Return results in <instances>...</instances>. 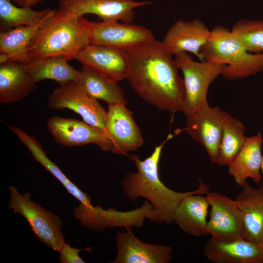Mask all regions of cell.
<instances>
[{
    "label": "cell",
    "instance_id": "obj_1",
    "mask_svg": "<svg viewBox=\"0 0 263 263\" xmlns=\"http://www.w3.org/2000/svg\"><path fill=\"white\" fill-rule=\"evenodd\" d=\"M125 51L129 61L126 79L135 93L160 110L183 112V79L173 55L163 42L154 38Z\"/></svg>",
    "mask_w": 263,
    "mask_h": 263
},
{
    "label": "cell",
    "instance_id": "obj_2",
    "mask_svg": "<svg viewBox=\"0 0 263 263\" xmlns=\"http://www.w3.org/2000/svg\"><path fill=\"white\" fill-rule=\"evenodd\" d=\"M172 137L173 135L169 134L143 160L136 154L129 156L137 170L128 172L121 184L124 194L132 202L142 197L150 202L156 216V223L170 225L174 223L175 211L183 199L192 194L206 195L210 192L209 187L200 179L196 189L182 192L170 189L161 181L159 164L162 149L165 144Z\"/></svg>",
    "mask_w": 263,
    "mask_h": 263
},
{
    "label": "cell",
    "instance_id": "obj_3",
    "mask_svg": "<svg viewBox=\"0 0 263 263\" xmlns=\"http://www.w3.org/2000/svg\"><path fill=\"white\" fill-rule=\"evenodd\" d=\"M90 21L73 18L58 9L41 25L32 38L27 53L31 60L52 56L71 60L84 45V35Z\"/></svg>",
    "mask_w": 263,
    "mask_h": 263
},
{
    "label": "cell",
    "instance_id": "obj_4",
    "mask_svg": "<svg viewBox=\"0 0 263 263\" xmlns=\"http://www.w3.org/2000/svg\"><path fill=\"white\" fill-rule=\"evenodd\" d=\"M200 54L203 61L225 65L221 75L228 80L244 78L263 71V53L249 52L231 30L222 26L211 30Z\"/></svg>",
    "mask_w": 263,
    "mask_h": 263
},
{
    "label": "cell",
    "instance_id": "obj_5",
    "mask_svg": "<svg viewBox=\"0 0 263 263\" xmlns=\"http://www.w3.org/2000/svg\"><path fill=\"white\" fill-rule=\"evenodd\" d=\"M8 189V207L26 219L34 234L44 245L59 252L65 243L59 216L32 201L29 193L21 194L14 186H9Z\"/></svg>",
    "mask_w": 263,
    "mask_h": 263
},
{
    "label": "cell",
    "instance_id": "obj_6",
    "mask_svg": "<svg viewBox=\"0 0 263 263\" xmlns=\"http://www.w3.org/2000/svg\"><path fill=\"white\" fill-rule=\"evenodd\" d=\"M183 75L185 93L183 113L185 116L209 106L207 94L210 84L221 75L225 65L208 61H195L186 52L175 55Z\"/></svg>",
    "mask_w": 263,
    "mask_h": 263
},
{
    "label": "cell",
    "instance_id": "obj_7",
    "mask_svg": "<svg viewBox=\"0 0 263 263\" xmlns=\"http://www.w3.org/2000/svg\"><path fill=\"white\" fill-rule=\"evenodd\" d=\"M75 218L82 226L93 231L103 232L106 227L142 226L145 219L156 222V216L150 202L146 200L139 208L120 211L113 208L104 209L101 206L80 203L73 209Z\"/></svg>",
    "mask_w": 263,
    "mask_h": 263
},
{
    "label": "cell",
    "instance_id": "obj_8",
    "mask_svg": "<svg viewBox=\"0 0 263 263\" xmlns=\"http://www.w3.org/2000/svg\"><path fill=\"white\" fill-rule=\"evenodd\" d=\"M47 104L54 110L68 109L73 111L81 116L83 121L109 137L106 128L107 112L77 81L59 83L49 95Z\"/></svg>",
    "mask_w": 263,
    "mask_h": 263
},
{
    "label": "cell",
    "instance_id": "obj_9",
    "mask_svg": "<svg viewBox=\"0 0 263 263\" xmlns=\"http://www.w3.org/2000/svg\"><path fill=\"white\" fill-rule=\"evenodd\" d=\"M75 59L83 68L113 83L126 79L129 70L127 52L118 48L98 44L82 46Z\"/></svg>",
    "mask_w": 263,
    "mask_h": 263
},
{
    "label": "cell",
    "instance_id": "obj_10",
    "mask_svg": "<svg viewBox=\"0 0 263 263\" xmlns=\"http://www.w3.org/2000/svg\"><path fill=\"white\" fill-rule=\"evenodd\" d=\"M154 38L150 30L132 23L90 21L85 31L84 44H102L127 50Z\"/></svg>",
    "mask_w": 263,
    "mask_h": 263
},
{
    "label": "cell",
    "instance_id": "obj_11",
    "mask_svg": "<svg viewBox=\"0 0 263 263\" xmlns=\"http://www.w3.org/2000/svg\"><path fill=\"white\" fill-rule=\"evenodd\" d=\"M228 113L218 106H209L186 116L185 130L206 150L212 164H216L223 126Z\"/></svg>",
    "mask_w": 263,
    "mask_h": 263
},
{
    "label": "cell",
    "instance_id": "obj_12",
    "mask_svg": "<svg viewBox=\"0 0 263 263\" xmlns=\"http://www.w3.org/2000/svg\"><path fill=\"white\" fill-rule=\"evenodd\" d=\"M150 3L134 0H58V9L70 17L77 18L93 14L102 21L126 23L132 22L135 8Z\"/></svg>",
    "mask_w": 263,
    "mask_h": 263
},
{
    "label": "cell",
    "instance_id": "obj_13",
    "mask_svg": "<svg viewBox=\"0 0 263 263\" xmlns=\"http://www.w3.org/2000/svg\"><path fill=\"white\" fill-rule=\"evenodd\" d=\"M206 196L210 207L207 230L211 238L218 242L243 238V215L235 200L215 192Z\"/></svg>",
    "mask_w": 263,
    "mask_h": 263
},
{
    "label": "cell",
    "instance_id": "obj_14",
    "mask_svg": "<svg viewBox=\"0 0 263 263\" xmlns=\"http://www.w3.org/2000/svg\"><path fill=\"white\" fill-rule=\"evenodd\" d=\"M47 126L55 141L64 146L94 144L105 151L112 152L113 149L107 135L84 121L55 116L48 120Z\"/></svg>",
    "mask_w": 263,
    "mask_h": 263
},
{
    "label": "cell",
    "instance_id": "obj_15",
    "mask_svg": "<svg viewBox=\"0 0 263 263\" xmlns=\"http://www.w3.org/2000/svg\"><path fill=\"white\" fill-rule=\"evenodd\" d=\"M106 128L113 145L112 152L127 155L141 147L144 140L132 113L121 104L108 105Z\"/></svg>",
    "mask_w": 263,
    "mask_h": 263
},
{
    "label": "cell",
    "instance_id": "obj_16",
    "mask_svg": "<svg viewBox=\"0 0 263 263\" xmlns=\"http://www.w3.org/2000/svg\"><path fill=\"white\" fill-rule=\"evenodd\" d=\"M117 232V254L112 263H168L172 259L169 245L144 243L133 233L131 227Z\"/></svg>",
    "mask_w": 263,
    "mask_h": 263
},
{
    "label": "cell",
    "instance_id": "obj_17",
    "mask_svg": "<svg viewBox=\"0 0 263 263\" xmlns=\"http://www.w3.org/2000/svg\"><path fill=\"white\" fill-rule=\"evenodd\" d=\"M210 31L198 19L191 21L180 20L170 27L162 41L173 56L189 52L203 61L200 51L207 42Z\"/></svg>",
    "mask_w": 263,
    "mask_h": 263
},
{
    "label": "cell",
    "instance_id": "obj_18",
    "mask_svg": "<svg viewBox=\"0 0 263 263\" xmlns=\"http://www.w3.org/2000/svg\"><path fill=\"white\" fill-rule=\"evenodd\" d=\"M203 253L213 263H263V252L260 247L244 238L228 242L210 238L206 243Z\"/></svg>",
    "mask_w": 263,
    "mask_h": 263
},
{
    "label": "cell",
    "instance_id": "obj_19",
    "mask_svg": "<svg viewBox=\"0 0 263 263\" xmlns=\"http://www.w3.org/2000/svg\"><path fill=\"white\" fill-rule=\"evenodd\" d=\"M263 144V137L261 132L247 137L238 153L228 165V174L240 187H242L248 178L251 179L256 184L261 181Z\"/></svg>",
    "mask_w": 263,
    "mask_h": 263
},
{
    "label": "cell",
    "instance_id": "obj_20",
    "mask_svg": "<svg viewBox=\"0 0 263 263\" xmlns=\"http://www.w3.org/2000/svg\"><path fill=\"white\" fill-rule=\"evenodd\" d=\"M235 200L242 211V237L258 244L263 231V187L254 188L247 182Z\"/></svg>",
    "mask_w": 263,
    "mask_h": 263
},
{
    "label": "cell",
    "instance_id": "obj_21",
    "mask_svg": "<svg viewBox=\"0 0 263 263\" xmlns=\"http://www.w3.org/2000/svg\"><path fill=\"white\" fill-rule=\"evenodd\" d=\"M29 73L26 63L18 62L0 64V103H15L27 97L37 89Z\"/></svg>",
    "mask_w": 263,
    "mask_h": 263
},
{
    "label": "cell",
    "instance_id": "obj_22",
    "mask_svg": "<svg viewBox=\"0 0 263 263\" xmlns=\"http://www.w3.org/2000/svg\"><path fill=\"white\" fill-rule=\"evenodd\" d=\"M189 195L180 202L174 216V223L185 232L196 237L208 235L207 215L209 207L206 196Z\"/></svg>",
    "mask_w": 263,
    "mask_h": 263
},
{
    "label": "cell",
    "instance_id": "obj_23",
    "mask_svg": "<svg viewBox=\"0 0 263 263\" xmlns=\"http://www.w3.org/2000/svg\"><path fill=\"white\" fill-rule=\"evenodd\" d=\"M45 20L36 25L20 26L0 32V64L31 62L27 49L32 38Z\"/></svg>",
    "mask_w": 263,
    "mask_h": 263
},
{
    "label": "cell",
    "instance_id": "obj_24",
    "mask_svg": "<svg viewBox=\"0 0 263 263\" xmlns=\"http://www.w3.org/2000/svg\"><path fill=\"white\" fill-rule=\"evenodd\" d=\"M69 59L62 56H52L26 63L27 69L34 80L38 82L51 79L59 84L70 81H77L80 71L70 65Z\"/></svg>",
    "mask_w": 263,
    "mask_h": 263
},
{
    "label": "cell",
    "instance_id": "obj_25",
    "mask_svg": "<svg viewBox=\"0 0 263 263\" xmlns=\"http://www.w3.org/2000/svg\"><path fill=\"white\" fill-rule=\"evenodd\" d=\"M54 11L50 8L36 11L32 7L15 5L11 0H0V32L20 26L38 25L52 16Z\"/></svg>",
    "mask_w": 263,
    "mask_h": 263
},
{
    "label": "cell",
    "instance_id": "obj_26",
    "mask_svg": "<svg viewBox=\"0 0 263 263\" xmlns=\"http://www.w3.org/2000/svg\"><path fill=\"white\" fill-rule=\"evenodd\" d=\"M90 96L100 99L108 105H127L124 91L117 83H112L102 77L84 68L77 81Z\"/></svg>",
    "mask_w": 263,
    "mask_h": 263
},
{
    "label": "cell",
    "instance_id": "obj_27",
    "mask_svg": "<svg viewBox=\"0 0 263 263\" xmlns=\"http://www.w3.org/2000/svg\"><path fill=\"white\" fill-rule=\"evenodd\" d=\"M245 127L239 119L228 114L225 121L216 164L228 165L244 145L246 138Z\"/></svg>",
    "mask_w": 263,
    "mask_h": 263
},
{
    "label": "cell",
    "instance_id": "obj_28",
    "mask_svg": "<svg viewBox=\"0 0 263 263\" xmlns=\"http://www.w3.org/2000/svg\"><path fill=\"white\" fill-rule=\"evenodd\" d=\"M231 31L250 53H263V20L242 19Z\"/></svg>",
    "mask_w": 263,
    "mask_h": 263
},
{
    "label": "cell",
    "instance_id": "obj_29",
    "mask_svg": "<svg viewBox=\"0 0 263 263\" xmlns=\"http://www.w3.org/2000/svg\"><path fill=\"white\" fill-rule=\"evenodd\" d=\"M20 141L28 148L33 159L40 164L48 171L54 175L63 185L69 179L58 167L47 156L41 144L33 136L15 126H8Z\"/></svg>",
    "mask_w": 263,
    "mask_h": 263
},
{
    "label": "cell",
    "instance_id": "obj_30",
    "mask_svg": "<svg viewBox=\"0 0 263 263\" xmlns=\"http://www.w3.org/2000/svg\"><path fill=\"white\" fill-rule=\"evenodd\" d=\"M93 248L88 247L85 248L78 249L71 247L66 243L59 251V259L61 263H84L85 262L79 255L81 251H87L91 253Z\"/></svg>",
    "mask_w": 263,
    "mask_h": 263
},
{
    "label": "cell",
    "instance_id": "obj_31",
    "mask_svg": "<svg viewBox=\"0 0 263 263\" xmlns=\"http://www.w3.org/2000/svg\"><path fill=\"white\" fill-rule=\"evenodd\" d=\"M63 186L67 191L78 200L80 203L86 205L91 204V199L89 195L81 190L70 180H69Z\"/></svg>",
    "mask_w": 263,
    "mask_h": 263
},
{
    "label": "cell",
    "instance_id": "obj_32",
    "mask_svg": "<svg viewBox=\"0 0 263 263\" xmlns=\"http://www.w3.org/2000/svg\"><path fill=\"white\" fill-rule=\"evenodd\" d=\"M12 2L20 7H33L44 0H11Z\"/></svg>",
    "mask_w": 263,
    "mask_h": 263
},
{
    "label": "cell",
    "instance_id": "obj_33",
    "mask_svg": "<svg viewBox=\"0 0 263 263\" xmlns=\"http://www.w3.org/2000/svg\"><path fill=\"white\" fill-rule=\"evenodd\" d=\"M257 245L260 247V248L263 252V231L262 233Z\"/></svg>",
    "mask_w": 263,
    "mask_h": 263
},
{
    "label": "cell",
    "instance_id": "obj_34",
    "mask_svg": "<svg viewBox=\"0 0 263 263\" xmlns=\"http://www.w3.org/2000/svg\"><path fill=\"white\" fill-rule=\"evenodd\" d=\"M261 172H262V186L263 187V155L262 158V163L261 166Z\"/></svg>",
    "mask_w": 263,
    "mask_h": 263
}]
</instances>
